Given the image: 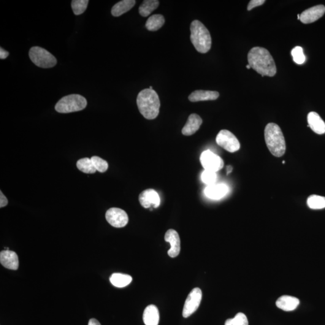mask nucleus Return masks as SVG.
<instances>
[{"instance_id": "f257e3e1", "label": "nucleus", "mask_w": 325, "mask_h": 325, "mask_svg": "<svg viewBox=\"0 0 325 325\" xmlns=\"http://www.w3.org/2000/svg\"><path fill=\"white\" fill-rule=\"evenodd\" d=\"M249 65L261 77H273L276 73L274 59L269 51L262 47H256L251 49L248 54Z\"/></svg>"}, {"instance_id": "f03ea898", "label": "nucleus", "mask_w": 325, "mask_h": 325, "mask_svg": "<svg viewBox=\"0 0 325 325\" xmlns=\"http://www.w3.org/2000/svg\"><path fill=\"white\" fill-rule=\"evenodd\" d=\"M137 105L145 118L151 120L158 116L161 101L158 94L153 89H145L140 91L137 98Z\"/></svg>"}, {"instance_id": "7ed1b4c3", "label": "nucleus", "mask_w": 325, "mask_h": 325, "mask_svg": "<svg viewBox=\"0 0 325 325\" xmlns=\"http://www.w3.org/2000/svg\"><path fill=\"white\" fill-rule=\"evenodd\" d=\"M264 138L268 149L273 156L281 157L286 150L285 139L280 127L275 123L268 124L264 130Z\"/></svg>"}, {"instance_id": "20e7f679", "label": "nucleus", "mask_w": 325, "mask_h": 325, "mask_svg": "<svg viewBox=\"0 0 325 325\" xmlns=\"http://www.w3.org/2000/svg\"><path fill=\"white\" fill-rule=\"evenodd\" d=\"M191 40L194 47L200 53H207L211 47L209 31L201 22L195 20L191 25Z\"/></svg>"}, {"instance_id": "39448f33", "label": "nucleus", "mask_w": 325, "mask_h": 325, "mask_svg": "<svg viewBox=\"0 0 325 325\" xmlns=\"http://www.w3.org/2000/svg\"><path fill=\"white\" fill-rule=\"evenodd\" d=\"M87 100L85 97L77 94L69 95L62 98L57 103L55 109L61 113H69L78 112L87 106Z\"/></svg>"}, {"instance_id": "423d86ee", "label": "nucleus", "mask_w": 325, "mask_h": 325, "mask_svg": "<svg viewBox=\"0 0 325 325\" xmlns=\"http://www.w3.org/2000/svg\"><path fill=\"white\" fill-rule=\"evenodd\" d=\"M29 57L32 63L42 68H50L57 64L55 57L41 47H32L29 51Z\"/></svg>"}, {"instance_id": "0eeeda50", "label": "nucleus", "mask_w": 325, "mask_h": 325, "mask_svg": "<svg viewBox=\"0 0 325 325\" xmlns=\"http://www.w3.org/2000/svg\"><path fill=\"white\" fill-rule=\"evenodd\" d=\"M217 144L229 153H235L240 150V143L237 138L231 131L222 130L217 135Z\"/></svg>"}, {"instance_id": "6e6552de", "label": "nucleus", "mask_w": 325, "mask_h": 325, "mask_svg": "<svg viewBox=\"0 0 325 325\" xmlns=\"http://www.w3.org/2000/svg\"><path fill=\"white\" fill-rule=\"evenodd\" d=\"M200 162L205 170L217 172L223 168L224 162L221 157L210 150L203 152L200 156Z\"/></svg>"}, {"instance_id": "1a4fd4ad", "label": "nucleus", "mask_w": 325, "mask_h": 325, "mask_svg": "<svg viewBox=\"0 0 325 325\" xmlns=\"http://www.w3.org/2000/svg\"><path fill=\"white\" fill-rule=\"evenodd\" d=\"M202 293L199 288H195L187 297L183 310V316L188 318L197 310L202 300Z\"/></svg>"}, {"instance_id": "9d476101", "label": "nucleus", "mask_w": 325, "mask_h": 325, "mask_svg": "<svg viewBox=\"0 0 325 325\" xmlns=\"http://www.w3.org/2000/svg\"><path fill=\"white\" fill-rule=\"evenodd\" d=\"M105 218L111 226L115 228L126 227L129 222L127 213L121 208H112L107 211Z\"/></svg>"}, {"instance_id": "9b49d317", "label": "nucleus", "mask_w": 325, "mask_h": 325, "mask_svg": "<svg viewBox=\"0 0 325 325\" xmlns=\"http://www.w3.org/2000/svg\"><path fill=\"white\" fill-rule=\"evenodd\" d=\"M141 205L145 208H156L161 204V199L157 192L154 189H147L139 195Z\"/></svg>"}, {"instance_id": "f8f14e48", "label": "nucleus", "mask_w": 325, "mask_h": 325, "mask_svg": "<svg viewBox=\"0 0 325 325\" xmlns=\"http://www.w3.org/2000/svg\"><path fill=\"white\" fill-rule=\"evenodd\" d=\"M325 13V5H316V6L309 8V9L303 11L300 15V21L305 24L313 23L322 17Z\"/></svg>"}, {"instance_id": "ddd939ff", "label": "nucleus", "mask_w": 325, "mask_h": 325, "mask_svg": "<svg viewBox=\"0 0 325 325\" xmlns=\"http://www.w3.org/2000/svg\"><path fill=\"white\" fill-rule=\"evenodd\" d=\"M164 239L170 245V248L168 251V255L172 258L177 257L181 250L180 238L178 233L174 229H169L165 234Z\"/></svg>"}, {"instance_id": "4468645a", "label": "nucleus", "mask_w": 325, "mask_h": 325, "mask_svg": "<svg viewBox=\"0 0 325 325\" xmlns=\"http://www.w3.org/2000/svg\"><path fill=\"white\" fill-rule=\"evenodd\" d=\"M0 262L7 269L15 270L18 269V257L15 252L9 250L2 251L0 253Z\"/></svg>"}, {"instance_id": "2eb2a0df", "label": "nucleus", "mask_w": 325, "mask_h": 325, "mask_svg": "<svg viewBox=\"0 0 325 325\" xmlns=\"http://www.w3.org/2000/svg\"><path fill=\"white\" fill-rule=\"evenodd\" d=\"M308 127L318 134L325 133V123L318 113L311 112L307 116Z\"/></svg>"}, {"instance_id": "dca6fc26", "label": "nucleus", "mask_w": 325, "mask_h": 325, "mask_svg": "<svg viewBox=\"0 0 325 325\" xmlns=\"http://www.w3.org/2000/svg\"><path fill=\"white\" fill-rule=\"evenodd\" d=\"M228 188L224 184H213L208 186L205 189V194L208 198L218 200L226 196Z\"/></svg>"}, {"instance_id": "f3484780", "label": "nucleus", "mask_w": 325, "mask_h": 325, "mask_svg": "<svg viewBox=\"0 0 325 325\" xmlns=\"http://www.w3.org/2000/svg\"><path fill=\"white\" fill-rule=\"evenodd\" d=\"M202 123V119L197 114H191L183 127L182 133L184 135H191L196 132Z\"/></svg>"}, {"instance_id": "a211bd4d", "label": "nucleus", "mask_w": 325, "mask_h": 325, "mask_svg": "<svg viewBox=\"0 0 325 325\" xmlns=\"http://www.w3.org/2000/svg\"><path fill=\"white\" fill-rule=\"evenodd\" d=\"M219 97L218 92L197 90L190 95L189 99L191 102L212 101L218 99Z\"/></svg>"}, {"instance_id": "6ab92c4d", "label": "nucleus", "mask_w": 325, "mask_h": 325, "mask_svg": "<svg viewBox=\"0 0 325 325\" xmlns=\"http://www.w3.org/2000/svg\"><path fill=\"white\" fill-rule=\"evenodd\" d=\"M299 302V300L296 297L284 295V296L278 298L276 300V305L282 310L292 311L298 307Z\"/></svg>"}, {"instance_id": "aec40b11", "label": "nucleus", "mask_w": 325, "mask_h": 325, "mask_svg": "<svg viewBox=\"0 0 325 325\" xmlns=\"http://www.w3.org/2000/svg\"><path fill=\"white\" fill-rule=\"evenodd\" d=\"M143 320L146 325H158L160 315L156 306L150 305L145 308L143 313Z\"/></svg>"}, {"instance_id": "412c9836", "label": "nucleus", "mask_w": 325, "mask_h": 325, "mask_svg": "<svg viewBox=\"0 0 325 325\" xmlns=\"http://www.w3.org/2000/svg\"><path fill=\"white\" fill-rule=\"evenodd\" d=\"M135 4L134 0H123L113 5L112 14L115 17H118L131 9Z\"/></svg>"}, {"instance_id": "4be33fe9", "label": "nucleus", "mask_w": 325, "mask_h": 325, "mask_svg": "<svg viewBox=\"0 0 325 325\" xmlns=\"http://www.w3.org/2000/svg\"><path fill=\"white\" fill-rule=\"evenodd\" d=\"M132 278L131 276L123 273H115L110 276V281L115 287L123 288L131 283Z\"/></svg>"}, {"instance_id": "5701e85b", "label": "nucleus", "mask_w": 325, "mask_h": 325, "mask_svg": "<svg viewBox=\"0 0 325 325\" xmlns=\"http://www.w3.org/2000/svg\"><path fill=\"white\" fill-rule=\"evenodd\" d=\"M164 22L163 16L161 14L153 15L148 19L145 26L149 31L155 32L162 28Z\"/></svg>"}, {"instance_id": "b1692460", "label": "nucleus", "mask_w": 325, "mask_h": 325, "mask_svg": "<svg viewBox=\"0 0 325 325\" xmlns=\"http://www.w3.org/2000/svg\"><path fill=\"white\" fill-rule=\"evenodd\" d=\"M159 1L157 0H145L140 5L139 12L143 17H146L159 7Z\"/></svg>"}, {"instance_id": "393cba45", "label": "nucleus", "mask_w": 325, "mask_h": 325, "mask_svg": "<svg viewBox=\"0 0 325 325\" xmlns=\"http://www.w3.org/2000/svg\"><path fill=\"white\" fill-rule=\"evenodd\" d=\"M307 205L311 209L320 210L325 208V197L311 195L307 199Z\"/></svg>"}, {"instance_id": "a878e982", "label": "nucleus", "mask_w": 325, "mask_h": 325, "mask_svg": "<svg viewBox=\"0 0 325 325\" xmlns=\"http://www.w3.org/2000/svg\"><path fill=\"white\" fill-rule=\"evenodd\" d=\"M77 167L80 171L85 173H94L97 172L91 159H80L77 162Z\"/></svg>"}, {"instance_id": "bb28decb", "label": "nucleus", "mask_w": 325, "mask_h": 325, "mask_svg": "<svg viewBox=\"0 0 325 325\" xmlns=\"http://www.w3.org/2000/svg\"><path fill=\"white\" fill-rule=\"evenodd\" d=\"M89 3L88 0H73L71 7L75 15L82 14L87 9Z\"/></svg>"}, {"instance_id": "cd10ccee", "label": "nucleus", "mask_w": 325, "mask_h": 325, "mask_svg": "<svg viewBox=\"0 0 325 325\" xmlns=\"http://www.w3.org/2000/svg\"><path fill=\"white\" fill-rule=\"evenodd\" d=\"M91 159L97 171L104 173L108 169V162L104 160L98 156H93L91 157Z\"/></svg>"}, {"instance_id": "c85d7f7f", "label": "nucleus", "mask_w": 325, "mask_h": 325, "mask_svg": "<svg viewBox=\"0 0 325 325\" xmlns=\"http://www.w3.org/2000/svg\"><path fill=\"white\" fill-rule=\"evenodd\" d=\"M292 56L293 61L297 65H302L305 62L306 58L304 53H303V48L297 46L292 49Z\"/></svg>"}, {"instance_id": "c756f323", "label": "nucleus", "mask_w": 325, "mask_h": 325, "mask_svg": "<svg viewBox=\"0 0 325 325\" xmlns=\"http://www.w3.org/2000/svg\"><path fill=\"white\" fill-rule=\"evenodd\" d=\"M201 180L203 183L207 184L208 186L213 185L215 184L217 180L216 172L205 170L202 173Z\"/></svg>"}, {"instance_id": "7c9ffc66", "label": "nucleus", "mask_w": 325, "mask_h": 325, "mask_svg": "<svg viewBox=\"0 0 325 325\" xmlns=\"http://www.w3.org/2000/svg\"><path fill=\"white\" fill-rule=\"evenodd\" d=\"M234 325H248V320L245 314L242 313H238L236 316L233 318Z\"/></svg>"}, {"instance_id": "2f4dec72", "label": "nucleus", "mask_w": 325, "mask_h": 325, "mask_svg": "<svg viewBox=\"0 0 325 325\" xmlns=\"http://www.w3.org/2000/svg\"><path fill=\"white\" fill-rule=\"evenodd\" d=\"M265 2V0H251L249 2L247 9L248 10H251L255 7L260 6V5L263 4Z\"/></svg>"}, {"instance_id": "473e14b6", "label": "nucleus", "mask_w": 325, "mask_h": 325, "mask_svg": "<svg viewBox=\"0 0 325 325\" xmlns=\"http://www.w3.org/2000/svg\"><path fill=\"white\" fill-rule=\"evenodd\" d=\"M8 204V200L2 192H0V207L2 208L6 206Z\"/></svg>"}, {"instance_id": "72a5a7b5", "label": "nucleus", "mask_w": 325, "mask_h": 325, "mask_svg": "<svg viewBox=\"0 0 325 325\" xmlns=\"http://www.w3.org/2000/svg\"><path fill=\"white\" fill-rule=\"evenodd\" d=\"M9 52L4 50L3 48H0V59H5L9 56Z\"/></svg>"}, {"instance_id": "f704fd0d", "label": "nucleus", "mask_w": 325, "mask_h": 325, "mask_svg": "<svg viewBox=\"0 0 325 325\" xmlns=\"http://www.w3.org/2000/svg\"><path fill=\"white\" fill-rule=\"evenodd\" d=\"M88 325H101L99 322L97 321V320L95 319H91L90 321H89Z\"/></svg>"}, {"instance_id": "c9c22d12", "label": "nucleus", "mask_w": 325, "mask_h": 325, "mask_svg": "<svg viewBox=\"0 0 325 325\" xmlns=\"http://www.w3.org/2000/svg\"><path fill=\"white\" fill-rule=\"evenodd\" d=\"M225 325H234V321H233V319H229L227 320V321L226 322V324H225Z\"/></svg>"}, {"instance_id": "e433bc0d", "label": "nucleus", "mask_w": 325, "mask_h": 325, "mask_svg": "<svg viewBox=\"0 0 325 325\" xmlns=\"http://www.w3.org/2000/svg\"><path fill=\"white\" fill-rule=\"evenodd\" d=\"M232 170V167L231 166H228L227 167V175H228L229 173H231Z\"/></svg>"}, {"instance_id": "4c0bfd02", "label": "nucleus", "mask_w": 325, "mask_h": 325, "mask_svg": "<svg viewBox=\"0 0 325 325\" xmlns=\"http://www.w3.org/2000/svg\"><path fill=\"white\" fill-rule=\"evenodd\" d=\"M246 68L251 69V67L250 66V65H249V64L248 65H246Z\"/></svg>"}, {"instance_id": "58836bf2", "label": "nucleus", "mask_w": 325, "mask_h": 325, "mask_svg": "<svg viewBox=\"0 0 325 325\" xmlns=\"http://www.w3.org/2000/svg\"><path fill=\"white\" fill-rule=\"evenodd\" d=\"M297 19L300 20V15H297Z\"/></svg>"}, {"instance_id": "ea45409f", "label": "nucleus", "mask_w": 325, "mask_h": 325, "mask_svg": "<svg viewBox=\"0 0 325 325\" xmlns=\"http://www.w3.org/2000/svg\"><path fill=\"white\" fill-rule=\"evenodd\" d=\"M150 89H153V86H150Z\"/></svg>"}]
</instances>
